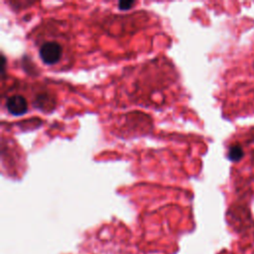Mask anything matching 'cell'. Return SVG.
Masks as SVG:
<instances>
[{"label": "cell", "instance_id": "cell-1", "mask_svg": "<svg viewBox=\"0 0 254 254\" xmlns=\"http://www.w3.org/2000/svg\"><path fill=\"white\" fill-rule=\"evenodd\" d=\"M38 54L41 61L49 65L56 66L64 64L67 57V43L65 37L60 33H45L37 39Z\"/></svg>", "mask_w": 254, "mask_h": 254}, {"label": "cell", "instance_id": "cell-4", "mask_svg": "<svg viewBox=\"0 0 254 254\" xmlns=\"http://www.w3.org/2000/svg\"><path fill=\"white\" fill-rule=\"evenodd\" d=\"M134 4V2L133 1H121L120 3H119V6H123L124 5V7L122 8V9H126V8H128V7H130V6H132Z\"/></svg>", "mask_w": 254, "mask_h": 254}, {"label": "cell", "instance_id": "cell-3", "mask_svg": "<svg viewBox=\"0 0 254 254\" xmlns=\"http://www.w3.org/2000/svg\"><path fill=\"white\" fill-rule=\"evenodd\" d=\"M227 157L231 161H238L243 157L242 148L239 145H233L228 149Z\"/></svg>", "mask_w": 254, "mask_h": 254}, {"label": "cell", "instance_id": "cell-2", "mask_svg": "<svg viewBox=\"0 0 254 254\" xmlns=\"http://www.w3.org/2000/svg\"><path fill=\"white\" fill-rule=\"evenodd\" d=\"M6 108L12 115H23L27 112L29 104L27 98L20 93H13L9 95L5 102Z\"/></svg>", "mask_w": 254, "mask_h": 254}]
</instances>
